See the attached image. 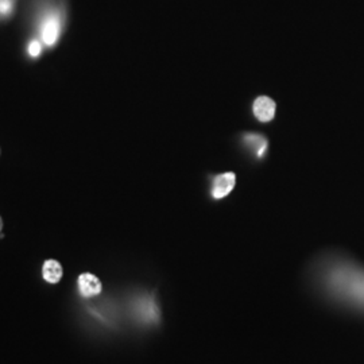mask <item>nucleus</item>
Here are the masks:
<instances>
[{"instance_id":"7ed1b4c3","label":"nucleus","mask_w":364,"mask_h":364,"mask_svg":"<svg viewBox=\"0 0 364 364\" xmlns=\"http://www.w3.org/2000/svg\"><path fill=\"white\" fill-rule=\"evenodd\" d=\"M236 183V176L234 173H222L216 176L211 183V196L215 200H222L227 197Z\"/></svg>"},{"instance_id":"6e6552de","label":"nucleus","mask_w":364,"mask_h":364,"mask_svg":"<svg viewBox=\"0 0 364 364\" xmlns=\"http://www.w3.org/2000/svg\"><path fill=\"white\" fill-rule=\"evenodd\" d=\"M42 274H43V280L46 282H60L61 278H62V266L60 262H57L54 259H49L43 263Z\"/></svg>"},{"instance_id":"0eeeda50","label":"nucleus","mask_w":364,"mask_h":364,"mask_svg":"<svg viewBox=\"0 0 364 364\" xmlns=\"http://www.w3.org/2000/svg\"><path fill=\"white\" fill-rule=\"evenodd\" d=\"M60 36V22L56 18V17H52L49 20H45L43 23V29H42V40L52 46L56 43V40Z\"/></svg>"},{"instance_id":"f8f14e48","label":"nucleus","mask_w":364,"mask_h":364,"mask_svg":"<svg viewBox=\"0 0 364 364\" xmlns=\"http://www.w3.org/2000/svg\"><path fill=\"white\" fill-rule=\"evenodd\" d=\"M0 153H1V150H0Z\"/></svg>"},{"instance_id":"9d476101","label":"nucleus","mask_w":364,"mask_h":364,"mask_svg":"<svg viewBox=\"0 0 364 364\" xmlns=\"http://www.w3.org/2000/svg\"><path fill=\"white\" fill-rule=\"evenodd\" d=\"M11 11V1L10 0H0V14L7 15Z\"/></svg>"},{"instance_id":"f03ea898","label":"nucleus","mask_w":364,"mask_h":364,"mask_svg":"<svg viewBox=\"0 0 364 364\" xmlns=\"http://www.w3.org/2000/svg\"><path fill=\"white\" fill-rule=\"evenodd\" d=\"M132 310L135 317L143 324H157L160 321V309L156 303L153 296L144 294L138 297L134 305Z\"/></svg>"},{"instance_id":"39448f33","label":"nucleus","mask_w":364,"mask_h":364,"mask_svg":"<svg viewBox=\"0 0 364 364\" xmlns=\"http://www.w3.org/2000/svg\"><path fill=\"white\" fill-rule=\"evenodd\" d=\"M242 144L257 158H262L268 149V142L261 134H245Z\"/></svg>"},{"instance_id":"9b49d317","label":"nucleus","mask_w":364,"mask_h":364,"mask_svg":"<svg viewBox=\"0 0 364 364\" xmlns=\"http://www.w3.org/2000/svg\"><path fill=\"white\" fill-rule=\"evenodd\" d=\"M1 229H3V220H1V218H0V232H1Z\"/></svg>"},{"instance_id":"423d86ee","label":"nucleus","mask_w":364,"mask_h":364,"mask_svg":"<svg viewBox=\"0 0 364 364\" xmlns=\"http://www.w3.org/2000/svg\"><path fill=\"white\" fill-rule=\"evenodd\" d=\"M100 280L89 273L81 274L79 277V290H80L81 296L85 298L89 297H95L101 293Z\"/></svg>"},{"instance_id":"20e7f679","label":"nucleus","mask_w":364,"mask_h":364,"mask_svg":"<svg viewBox=\"0 0 364 364\" xmlns=\"http://www.w3.org/2000/svg\"><path fill=\"white\" fill-rule=\"evenodd\" d=\"M275 109H277L275 103L267 96H259L252 104L254 116L261 123H268L273 121L275 116Z\"/></svg>"},{"instance_id":"f257e3e1","label":"nucleus","mask_w":364,"mask_h":364,"mask_svg":"<svg viewBox=\"0 0 364 364\" xmlns=\"http://www.w3.org/2000/svg\"><path fill=\"white\" fill-rule=\"evenodd\" d=\"M328 285L332 291L364 303V273L347 266H338L328 274Z\"/></svg>"},{"instance_id":"1a4fd4ad","label":"nucleus","mask_w":364,"mask_h":364,"mask_svg":"<svg viewBox=\"0 0 364 364\" xmlns=\"http://www.w3.org/2000/svg\"><path fill=\"white\" fill-rule=\"evenodd\" d=\"M29 53H30L33 57H40V54L42 53V46H40V40H33V42L30 43Z\"/></svg>"}]
</instances>
